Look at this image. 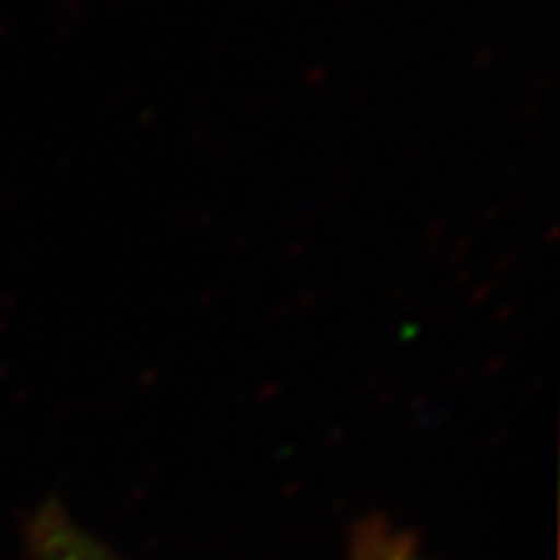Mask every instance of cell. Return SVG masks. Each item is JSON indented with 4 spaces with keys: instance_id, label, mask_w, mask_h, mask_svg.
Segmentation results:
<instances>
[{
    "instance_id": "obj_1",
    "label": "cell",
    "mask_w": 560,
    "mask_h": 560,
    "mask_svg": "<svg viewBox=\"0 0 560 560\" xmlns=\"http://www.w3.org/2000/svg\"><path fill=\"white\" fill-rule=\"evenodd\" d=\"M30 546L35 560H124L104 540L74 524L58 503L37 509L30 524Z\"/></svg>"
},
{
    "instance_id": "obj_2",
    "label": "cell",
    "mask_w": 560,
    "mask_h": 560,
    "mask_svg": "<svg viewBox=\"0 0 560 560\" xmlns=\"http://www.w3.org/2000/svg\"><path fill=\"white\" fill-rule=\"evenodd\" d=\"M347 560H432L420 552L418 540L386 521H369L354 532Z\"/></svg>"
}]
</instances>
